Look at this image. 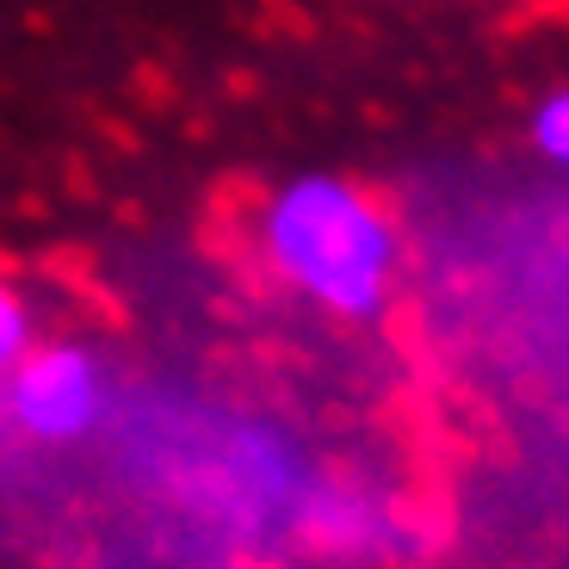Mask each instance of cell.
I'll return each mask as SVG.
<instances>
[{"mask_svg": "<svg viewBox=\"0 0 569 569\" xmlns=\"http://www.w3.org/2000/svg\"><path fill=\"white\" fill-rule=\"evenodd\" d=\"M31 347V316H26V298H19L13 284L0 279V371L13 366L19 353Z\"/></svg>", "mask_w": 569, "mask_h": 569, "instance_id": "obj_4", "label": "cell"}, {"mask_svg": "<svg viewBox=\"0 0 569 569\" xmlns=\"http://www.w3.org/2000/svg\"><path fill=\"white\" fill-rule=\"evenodd\" d=\"M0 378H7L13 427L38 446H81L112 415V378H106L100 353H87L74 341L26 347Z\"/></svg>", "mask_w": 569, "mask_h": 569, "instance_id": "obj_2", "label": "cell"}, {"mask_svg": "<svg viewBox=\"0 0 569 569\" xmlns=\"http://www.w3.org/2000/svg\"><path fill=\"white\" fill-rule=\"evenodd\" d=\"M260 248L298 298L341 322H366L385 310L402 260L390 211L341 173L284 180L260 211Z\"/></svg>", "mask_w": 569, "mask_h": 569, "instance_id": "obj_1", "label": "cell"}, {"mask_svg": "<svg viewBox=\"0 0 569 569\" xmlns=\"http://www.w3.org/2000/svg\"><path fill=\"white\" fill-rule=\"evenodd\" d=\"M532 149L551 168H569V87H557V93H545L532 106Z\"/></svg>", "mask_w": 569, "mask_h": 569, "instance_id": "obj_3", "label": "cell"}]
</instances>
